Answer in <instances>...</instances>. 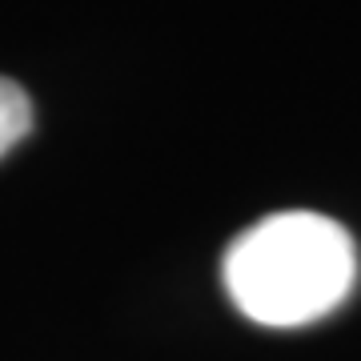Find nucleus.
<instances>
[{
  "label": "nucleus",
  "instance_id": "2",
  "mask_svg": "<svg viewBox=\"0 0 361 361\" xmlns=\"http://www.w3.org/2000/svg\"><path fill=\"white\" fill-rule=\"evenodd\" d=\"M32 129V101L16 80L0 77V157Z\"/></svg>",
  "mask_w": 361,
  "mask_h": 361
},
{
  "label": "nucleus",
  "instance_id": "1",
  "mask_svg": "<svg viewBox=\"0 0 361 361\" xmlns=\"http://www.w3.org/2000/svg\"><path fill=\"white\" fill-rule=\"evenodd\" d=\"M357 281V249L337 221L289 209L245 229L225 253V289L249 322L269 329L334 313Z\"/></svg>",
  "mask_w": 361,
  "mask_h": 361
}]
</instances>
